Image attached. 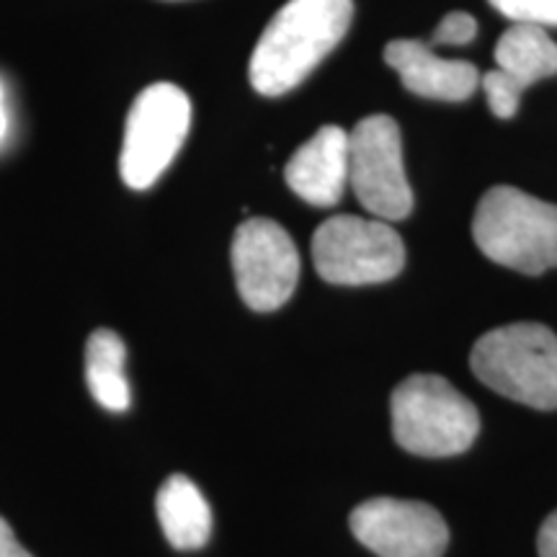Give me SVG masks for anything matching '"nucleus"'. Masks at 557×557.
Listing matches in <instances>:
<instances>
[{
	"mask_svg": "<svg viewBox=\"0 0 557 557\" xmlns=\"http://www.w3.org/2000/svg\"><path fill=\"white\" fill-rule=\"evenodd\" d=\"M354 16V0H289L276 11L250 54L248 78L261 96H284L336 50Z\"/></svg>",
	"mask_w": 557,
	"mask_h": 557,
	"instance_id": "1",
	"label": "nucleus"
},
{
	"mask_svg": "<svg viewBox=\"0 0 557 557\" xmlns=\"http://www.w3.org/2000/svg\"><path fill=\"white\" fill-rule=\"evenodd\" d=\"M472 238L500 267L545 274L557 267V205L513 186H493L475 209Z\"/></svg>",
	"mask_w": 557,
	"mask_h": 557,
	"instance_id": "2",
	"label": "nucleus"
},
{
	"mask_svg": "<svg viewBox=\"0 0 557 557\" xmlns=\"http://www.w3.org/2000/svg\"><path fill=\"white\" fill-rule=\"evenodd\" d=\"M475 377L508 400L537 410L557 408V336L542 323L487 331L472 346Z\"/></svg>",
	"mask_w": 557,
	"mask_h": 557,
	"instance_id": "3",
	"label": "nucleus"
},
{
	"mask_svg": "<svg viewBox=\"0 0 557 557\" xmlns=\"http://www.w3.org/2000/svg\"><path fill=\"white\" fill-rule=\"evenodd\" d=\"M395 442L418 457H451L472 447L480 431L478 408L449 380L413 374L389 398Z\"/></svg>",
	"mask_w": 557,
	"mask_h": 557,
	"instance_id": "4",
	"label": "nucleus"
},
{
	"mask_svg": "<svg viewBox=\"0 0 557 557\" xmlns=\"http://www.w3.org/2000/svg\"><path fill=\"white\" fill-rule=\"evenodd\" d=\"M312 261L320 278L341 287L382 284L406 267V246L389 222L336 214L312 235Z\"/></svg>",
	"mask_w": 557,
	"mask_h": 557,
	"instance_id": "5",
	"label": "nucleus"
},
{
	"mask_svg": "<svg viewBox=\"0 0 557 557\" xmlns=\"http://www.w3.org/2000/svg\"><path fill=\"white\" fill-rule=\"evenodd\" d=\"M191 127V101L173 83H152L132 103L124 127L120 176L145 191L169 171Z\"/></svg>",
	"mask_w": 557,
	"mask_h": 557,
	"instance_id": "6",
	"label": "nucleus"
},
{
	"mask_svg": "<svg viewBox=\"0 0 557 557\" xmlns=\"http://www.w3.org/2000/svg\"><path fill=\"white\" fill-rule=\"evenodd\" d=\"M348 184L372 218L398 222L410 214L413 191L403 165L400 127L393 116H364L348 132Z\"/></svg>",
	"mask_w": 557,
	"mask_h": 557,
	"instance_id": "7",
	"label": "nucleus"
},
{
	"mask_svg": "<svg viewBox=\"0 0 557 557\" xmlns=\"http://www.w3.org/2000/svg\"><path fill=\"white\" fill-rule=\"evenodd\" d=\"M233 274L240 299L256 312H274L295 295L299 253L292 235L267 218L246 220L235 230Z\"/></svg>",
	"mask_w": 557,
	"mask_h": 557,
	"instance_id": "8",
	"label": "nucleus"
},
{
	"mask_svg": "<svg viewBox=\"0 0 557 557\" xmlns=\"http://www.w3.org/2000/svg\"><path fill=\"white\" fill-rule=\"evenodd\" d=\"M348 527L377 557H442L449 545L447 521L421 500H364L351 511Z\"/></svg>",
	"mask_w": 557,
	"mask_h": 557,
	"instance_id": "9",
	"label": "nucleus"
},
{
	"mask_svg": "<svg viewBox=\"0 0 557 557\" xmlns=\"http://www.w3.org/2000/svg\"><path fill=\"white\" fill-rule=\"evenodd\" d=\"M557 75V41L534 24H513L496 45V70L480 78L487 107L498 120L519 111L521 94L542 78Z\"/></svg>",
	"mask_w": 557,
	"mask_h": 557,
	"instance_id": "10",
	"label": "nucleus"
},
{
	"mask_svg": "<svg viewBox=\"0 0 557 557\" xmlns=\"http://www.w3.org/2000/svg\"><path fill=\"white\" fill-rule=\"evenodd\" d=\"M284 178L312 207L338 205L348 184V132L336 124L320 127L289 158Z\"/></svg>",
	"mask_w": 557,
	"mask_h": 557,
	"instance_id": "11",
	"label": "nucleus"
},
{
	"mask_svg": "<svg viewBox=\"0 0 557 557\" xmlns=\"http://www.w3.org/2000/svg\"><path fill=\"white\" fill-rule=\"evenodd\" d=\"M385 62L410 94L438 101H465L480 86L478 67L468 60L438 58L418 39H395L385 47Z\"/></svg>",
	"mask_w": 557,
	"mask_h": 557,
	"instance_id": "12",
	"label": "nucleus"
},
{
	"mask_svg": "<svg viewBox=\"0 0 557 557\" xmlns=\"http://www.w3.org/2000/svg\"><path fill=\"white\" fill-rule=\"evenodd\" d=\"M160 529L173 549L191 553L207 545L212 532V508L186 475H171L156 498Z\"/></svg>",
	"mask_w": 557,
	"mask_h": 557,
	"instance_id": "13",
	"label": "nucleus"
},
{
	"mask_svg": "<svg viewBox=\"0 0 557 557\" xmlns=\"http://www.w3.org/2000/svg\"><path fill=\"white\" fill-rule=\"evenodd\" d=\"M127 346L114 331L99 329L86 344V382L94 400L107 410L122 413L129 408V385L124 377Z\"/></svg>",
	"mask_w": 557,
	"mask_h": 557,
	"instance_id": "14",
	"label": "nucleus"
},
{
	"mask_svg": "<svg viewBox=\"0 0 557 557\" xmlns=\"http://www.w3.org/2000/svg\"><path fill=\"white\" fill-rule=\"evenodd\" d=\"M491 5L513 24L557 26V0H491Z\"/></svg>",
	"mask_w": 557,
	"mask_h": 557,
	"instance_id": "15",
	"label": "nucleus"
},
{
	"mask_svg": "<svg viewBox=\"0 0 557 557\" xmlns=\"http://www.w3.org/2000/svg\"><path fill=\"white\" fill-rule=\"evenodd\" d=\"M478 34V21L465 11H451L434 32V45H470Z\"/></svg>",
	"mask_w": 557,
	"mask_h": 557,
	"instance_id": "16",
	"label": "nucleus"
},
{
	"mask_svg": "<svg viewBox=\"0 0 557 557\" xmlns=\"http://www.w3.org/2000/svg\"><path fill=\"white\" fill-rule=\"evenodd\" d=\"M0 557H32L29 549L21 545L9 521L0 517Z\"/></svg>",
	"mask_w": 557,
	"mask_h": 557,
	"instance_id": "17",
	"label": "nucleus"
},
{
	"mask_svg": "<svg viewBox=\"0 0 557 557\" xmlns=\"http://www.w3.org/2000/svg\"><path fill=\"white\" fill-rule=\"evenodd\" d=\"M540 557H557V511L549 513L537 537Z\"/></svg>",
	"mask_w": 557,
	"mask_h": 557,
	"instance_id": "18",
	"label": "nucleus"
},
{
	"mask_svg": "<svg viewBox=\"0 0 557 557\" xmlns=\"http://www.w3.org/2000/svg\"><path fill=\"white\" fill-rule=\"evenodd\" d=\"M5 132H9V111H5V94L3 86H0V143H3Z\"/></svg>",
	"mask_w": 557,
	"mask_h": 557,
	"instance_id": "19",
	"label": "nucleus"
}]
</instances>
